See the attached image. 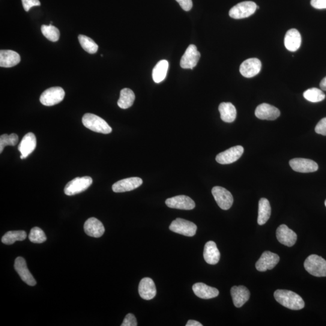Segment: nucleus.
<instances>
[{
    "instance_id": "f257e3e1",
    "label": "nucleus",
    "mask_w": 326,
    "mask_h": 326,
    "mask_svg": "<svg viewBox=\"0 0 326 326\" xmlns=\"http://www.w3.org/2000/svg\"><path fill=\"white\" fill-rule=\"evenodd\" d=\"M274 298L278 303L291 310H301L305 306L300 295L288 290L278 289L274 292Z\"/></svg>"
},
{
    "instance_id": "f03ea898",
    "label": "nucleus",
    "mask_w": 326,
    "mask_h": 326,
    "mask_svg": "<svg viewBox=\"0 0 326 326\" xmlns=\"http://www.w3.org/2000/svg\"><path fill=\"white\" fill-rule=\"evenodd\" d=\"M82 124L86 128L95 133L107 134L112 132V128L107 123L93 114H85L82 118Z\"/></svg>"
},
{
    "instance_id": "7ed1b4c3",
    "label": "nucleus",
    "mask_w": 326,
    "mask_h": 326,
    "mask_svg": "<svg viewBox=\"0 0 326 326\" xmlns=\"http://www.w3.org/2000/svg\"><path fill=\"white\" fill-rule=\"evenodd\" d=\"M304 267L313 276L326 277V260L321 257L312 254L305 260Z\"/></svg>"
},
{
    "instance_id": "20e7f679",
    "label": "nucleus",
    "mask_w": 326,
    "mask_h": 326,
    "mask_svg": "<svg viewBox=\"0 0 326 326\" xmlns=\"http://www.w3.org/2000/svg\"><path fill=\"white\" fill-rule=\"evenodd\" d=\"M92 179L89 176L77 177L68 182L64 188V193L66 195L73 196L83 192L90 186Z\"/></svg>"
},
{
    "instance_id": "39448f33",
    "label": "nucleus",
    "mask_w": 326,
    "mask_h": 326,
    "mask_svg": "<svg viewBox=\"0 0 326 326\" xmlns=\"http://www.w3.org/2000/svg\"><path fill=\"white\" fill-rule=\"evenodd\" d=\"M257 10L253 2H244L236 5L229 12V16L234 19H243L252 16Z\"/></svg>"
},
{
    "instance_id": "423d86ee",
    "label": "nucleus",
    "mask_w": 326,
    "mask_h": 326,
    "mask_svg": "<svg viewBox=\"0 0 326 326\" xmlns=\"http://www.w3.org/2000/svg\"><path fill=\"white\" fill-rule=\"evenodd\" d=\"M65 97V91L63 88L56 86L46 89L41 95L40 102L43 105L50 106L61 102Z\"/></svg>"
},
{
    "instance_id": "0eeeda50",
    "label": "nucleus",
    "mask_w": 326,
    "mask_h": 326,
    "mask_svg": "<svg viewBox=\"0 0 326 326\" xmlns=\"http://www.w3.org/2000/svg\"><path fill=\"white\" fill-rule=\"evenodd\" d=\"M169 229L178 234L192 237L196 234L197 226L190 221L177 218L172 221L169 226Z\"/></svg>"
},
{
    "instance_id": "6e6552de",
    "label": "nucleus",
    "mask_w": 326,
    "mask_h": 326,
    "mask_svg": "<svg viewBox=\"0 0 326 326\" xmlns=\"http://www.w3.org/2000/svg\"><path fill=\"white\" fill-rule=\"evenodd\" d=\"M212 194L219 207L227 210L231 208L233 203V197L231 193L226 188L216 186L212 188Z\"/></svg>"
},
{
    "instance_id": "1a4fd4ad",
    "label": "nucleus",
    "mask_w": 326,
    "mask_h": 326,
    "mask_svg": "<svg viewBox=\"0 0 326 326\" xmlns=\"http://www.w3.org/2000/svg\"><path fill=\"white\" fill-rule=\"evenodd\" d=\"M201 57V54L193 44L190 45L182 56L180 66L184 69H193L196 66Z\"/></svg>"
},
{
    "instance_id": "9d476101",
    "label": "nucleus",
    "mask_w": 326,
    "mask_h": 326,
    "mask_svg": "<svg viewBox=\"0 0 326 326\" xmlns=\"http://www.w3.org/2000/svg\"><path fill=\"white\" fill-rule=\"evenodd\" d=\"M279 261L280 257L277 254L265 251L256 262V268L257 271L260 272L271 270L276 267Z\"/></svg>"
},
{
    "instance_id": "9b49d317",
    "label": "nucleus",
    "mask_w": 326,
    "mask_h": 326,
    "mask_svg": "<svg viewBox=\"0 0 326 326\" xmlns=\"http://www.w3.org/2000/svg\"><path fill=\"white\" fill-rule=\"evenodd\" d=\"M244 149L242 146H236L221 152L216 157L218 163L229 164L238 160L243 154Z\"/></svg>"
},
{
    "instance_id": "f8f14e48",
    "label": "nucleus",
    "mask_w": 326,
    "mask_h": 326,
    "mask_svg": "<svg viewBox=\"0 0 326 326\" xmlns=\"http://www.w3.org/2000/svg\"><path fill=\"white\" fill-rule=\"evenodd\" d=\"M289 165L294 171L300 173L314 172L318 169L315 161L306 158H294L289 161Z\"/></svg>"
},
{
    "instance_id": "ddd939ff",
    "label": "nucleus",
    "mask_w": 326,
    "mask_h": 326,
    "mask_svg": "<svg viewBox=\"0 0 326 326\" xmlns=\"http://www.w3.org/2000/svg\"><path fill=\"white\" fill-rule=\"evenodd\" d=\"M14 268L23 282L29 286L36 285L37 282L29 271L25 259L22 257H17L15 261Z\"/></svg>"
},
{
    "instance_id": "4468645a",
    "label": "nucleus",
    "mask_w": 326,
    "mask_h": 326,
    "mask_svg": "<svg viewBox=\"0 0 326 326\" xmlns=\"http://www.w3.org/2000/svg\"><path fill=\"white\" fill-rule=\"evenodd\" d=\"M262 63L257 58L245 60L240 66V73L242 76L251 78L257 75L261 70Z\"/></svg>"
},
{
    "instance_id": "2eb2a0df",
    "label": "nucleus",
    "mask_w": 326,
    "mask_h": 326,
    "mask_svg": "<svg viewBox=\"0 0 326 326\" xmlns=\"http://www.w3.org/2000/svg\"><path fill=\"white\" fill-rule=\"evenodd\" d=\"M167 207L180 210H192L195 207V203L187 196L179 195L167 199L166 201Z\"/></svg>"
},
{
    "instance_id": "dca6fc26",
    "label": "nucleus",
    "mask_w": 326,
    "mask_h": 326,
    "mask_svg": "<svg viewBox=\"0 0 326 326\" xmlns=\"http://www.w3.org/2000/svg\"><path fill=\"white\" fill-rule=\"evenodd\" d=\"M143 184V180L139 177H131L122 179L113 185V190L116 193L126 192L136 189Z\"/></svg>"
},
{
    "instance_id": "f3484780",
    "label": "nucleus",
    "mask_w": 326,
    "mask_h": 326,
    "mask_svg": "<svg viewBox=\"0 0 326 326\" xmlns=\"http://www.w3.org/2000/svg\"><path fill=\"white\" fill-rule=\"evenodd\" d=\"M276 236L277 240L280 242V243L287 247H292L297 240V234L285 224H282L278 227Z\"/></svg>"
},
{
    "instance_id": "a211bd4d",
    "label": "nucleus",
    "mask_w": 326,
    "mask_h": 326,
    "mask_svg": "<svg viewBox=\"0 0 326 326\" xmlns=\"http://www.w3.org/2000/svg\"><path fill=\"white\" fill-rule=\"evenodd\" d=\"M255 115L259 119L274 121L280 116V112L276 107L270 104L262 103L256 107Z\"/></svg>"
},
{
    "instance_id": "6ab92c4d",
    "label": "nucleus",
    "mask_w": 326,
    "mask_h": 326,
    "mask_svg": "<svg viewBox=\"0 0 326 326\" xmlns=\"http://www.w3.org/2000/svg\"><path fill=\"white\" fill-rule=\"evenodd\" d=\"M37 147V138L32 133L27 134L23 137L19 146V151L21 152V158L25 159L31 154Z\"/></svg>"
},
{
    "instance_id": "aec40b11",
    "label": "nucleus",
    "mask_w": 326,
    "mask_h": 326,
    "mask_svg": "<svg viewBox=\"0 0 326 326\" xmlns=\"http://www.w3.org/2000/svg\"><path fill=\"white\" fill-rule=\"evenodd\" d=\"M139 292L140 297L144 300H150L153 299L157 294L156 286L154 281L151 278H143L139 284Z\"/></svg>"
},
{
    "instance_id": "412c9836",
    "label": "nucleus",
    "mask_w": 326,
    "mask_h": 326,
    "mask_svg": "<svg viewBox=\"0 0 326 326\" xmlns=\"http://www.w3.org/2000/svg\"><path fill=\"white\" fill-rule=\"evenodd\" d=\"M231 295L233 303L236 307H241L249 300L250 292L244 286H233L231 289Z\"/></svg>"
},
{
    "instance_id": "4be33fe9",
    "label": "nucleus",
    "mask_w": 326,
    "mask_h": 326,
    "mask_svg": "<svg viewBox=\"0 0 326 326\" xmlns=\"http://www.w3.org/2000/svg\"><path fill=\"white\" fill-rule=\"evenodd\" d=\"M84 231L88 236L98 238L104 234L105 230L99 220L95 218H91L85 223Z\"/></svg>"
},
{
    "instance_id": "5701e85b",
    "label": "nucleus",
    "mask_w": 326,
    "mask_h": 326,
    "mask_svg": "<svg viewBox=\"0 0 326 326\" xmlns=\"http://www.w3.org/2000/svg\"><path fill=\"white\" fill-rule=\"evenodd\" d=\"M192 288L194 294L197 297L205 300L216 297L220 294L219 291L216 288L209 286L203 283L194 284Z\"/></svg>"
},
{
    "instance_id": "b1692460",
    "label": "nucleus",
    "mask_w": 326,
    "mask_h": 326,
    "mask_svg": "<svg viewBox=\"0 0 326 326\" xmlns=\"http://www.w3.org/2000/svg\"><path fill=\"white\" fill-rule=\"evenodd\" d=\"M284 43L287 50L295 52L300 47L301 37L297 29H292L286 32Z\"/></svg>"
},
{
    "instance_id": "393cba45",
    "label": "nucleus",
    "mask_w": 326,
    "mask_h": 326,
    "mask_svg": "<svg viewBox=\"0 0 326 326\" xmlns=\"http://www.w3.org/2000/svg\"><path fill=\"white\" fill-rule=\"evenodd\" d=\"M21 61L19 53L13 50H4L0 52V66L10 68L19 64Z\"/></svg>"
},
{
    "instance_id": "a878e982",
    "label": "nucleus",
    "mask_w": 326,
    "mask_h": 326,
    "mask_svg": "<svg viewBox=\"0 0 326 326\" xmlns=\"http://www.w3.org/2000/svg\"><path fill=\"white\" fill-rule=\"evenodd\" d=\"M221 254L216 243L208 241L206 243L204 250V258L208 264L216 265L219 262Z\"/></svg>"
},
{
    "instance_id": "bb28decb",
    "label": "nucleus",
    "mask_w": 326,
    "mask_h": 326,
    "mask_svg": "<svg viewBox=\"0 0 326 326\" xmlns=\"http://www.w3.org/2000/svg\"><path fill=\"white\" fill-rule=\"evenodd\" d=\"M271 214V208L268 200L261 198L259 202V211L257 223L259 225L263 226L267 223Z\"/></svg>"
},
{
    "instance_id": "cd10ccee",
    "label": "nucleus",
    "mask_w": 326,
    "mask_h": 326,
    "mask_svg": "<svg viewBox=\"0 0 326 326\" xmlns=\"http://www.w3.org/2000/svg\"><path fill=\"white\" fill-rule=\"evenodd\" d=\"M221 118L224 122L232 123L235 121L237 112L236 107L232 103L223 102L219 106Z\"/></svg>"
},
{
    "instance_id": "c85d7f7f",
    "label": "nucleus",
    "mask_w": 326,
    "mask_h": 326,
    "mask_svg": "<svg viewBox=\"0 0 326 326\" xmlns=\"http://www.w3.org/2000/svg\"><path fill=\"white\" fill-rule=\"evenodd\" d=\"M169 68V62L167 60H161L152 71V78L155 83H160L165 79Z\"/></svg>"
},
{
    "instance_id": "c756f323",
    "label": "nucleus",
    "mask_w": 326,
    "mask_h": 326,
    "mask_svg": "<svg viewBox=\"0 0 326 326\" xmlns=\"http://www.w3.org/2000/svg\"><path fill=\"white\" fill-rule=\"evenodd\" d=\"M135 94L130 88L122 89L118 101V106L122 109H128L133 105L135 100Z\"/></svg>"
},
{
    "instance_id": "7c9ffc66",
    "label": "nucleus",
    "mask_w": 326,
    "mask_h": 326,
    "mask_svg": "<svg viewBox=\"0 0 326 326\" xmlns=\"http://www.w3.org/2000/svg\"><path fill=\"white\" fill-rule=\"evenodd\" d=\"M27 234L25 231H10L3 236L2 241L6 245H12L16 241L25 240Z\"/></svg>"
},
{
    "instance_id": "2f4dec72",
    "label": "nucleus",
    "mask_w": 326,
    "mask_h": 326,
    "mask_svg": "<svg viewBox=\"0 0 326 326\" xmlns=\"http://www.w3.org/2000/svg\"><path fill=\"white\" fill-rule=\"evenodd\" d=\"M303 96L310 102H319L324 99L325 95L321 89L312 88L307 89L303 93Z\"/></svg>"
},
{
    "instance_id": "473e14b6",
    "label": "nucleus",
    "mask_w": 326,
    "mask_h": 326,
    "mask_svg": "<svg viewBox=\"0 0 326 326\" xmlns=\"http://www.w3.org/2000/svg\"><path fill=\"white\" fill-rule=\"evenodd\" d=\"M79 43L83 49L90 54H94L97 52L98 46L91 38L85 35H80L78 37Z\"/></svg>"
},
{
    "instance_id": "72a5a7b5",
    "label": "nucleus",
    "mask_w": 326,
    "mask_h": 326,
    "mask_svg": "<svg viewBox=\"0 0 326 326\" xmlns=\"http://www.w3.org/2000/svg\"><path fill=\"white\" fill-rule=\"evenodd\" d=\"M42 34L48 40L52 42H56L59 40L60 32L59 29L50 24L49 26L43 25L41 26Z\"/></svg>"
},
{
    "instance_id": "f704fd0d",
    "label": "nucleus",
    "mask_w": 326,
    "mask_h": 326,
    "mask_svg": "<svg viewBox=\"0 0 326 326\" xmlns=\"http://www.w3.org/2000/svg\"><path fill=\"white\" fill-rule=\"evenodd\" d=\"M19 142V136L16 134L11 135L4 134L0 137V153H2L7 146H16Z\"/></svg>"
},
{
    "instance_id": "c9c22d12",
    "label": "nucleus",
    "mask_w": 326,
    "mask_h": 326,
    "mask_svg": "<svg viewBox=\"0 0 326 326\" xmlns=\"http://www.w3.org/2000/svg\"><path fill=\"white\" fill-rule=\"evenodd\" d=\"M29 240L33 243L41 244L47 240V237L43 230L36 227L31 230L29 236Z\"/></svg>"
},
{
    "instance_id": "e433bc0d",
    "label": "nucleus",
    "mask_w": 326,
    "mask_h": 326,
    "mask_svg": "<svg viewBox=\"0 0 326 326\" xmlns=\"http://www.w3.org/2000/svg\"><path fill=\"white\" fill-rule=\"evenodd\" d=\"M137 325L138 324H137L136 316L132 313H128L125 316L121 326H137Z\"/></svg>"
},
{
    "instance_id": "4c0bfd02",
    "label": "nucleus",
    "mask_w": 326,
    "mask_h": 326,
    "mask_svg": "<svg viewBox=\"0 0 326 326\" xmlns=\"http://www.w3.org/2000/svg\"><path fill=\"white\" fill-rule=\"evenodd\" d=\"M315 132L317 134L326 136V118H323L316 125Z\"/></svg>"
},
{
    "instance_id": "58836bf2",
    "label": "nucleus",
    "mask_w": 326,
    "mask_h": 326,
    "mask_svg": "<svg viewBox=\"0 0 326 326\" xmlns=\"http://www.w3.org/2000/svg\"><path fill=\"white\" fill-rule=\"evenodd\" d=\"M22 3L24 9L26 12H28L33 7L41 5L39 0H22Z\"/></svg>"
},
{
    "instance_id": "ea45409f",
    "label": "nucleus",
    "mask_w": 326,
    "mask_h": 326,
    "mask_svg": "<svg viewBox=\"0 0 326 326\" xmlns=\"http://www.w3.org/2000/svg\"><path fill=\"white\" fill-rule=\"evenodd\" d=\"M185 11H189L193 7L192 0H176Z\"/></svg>"
},
{
    "instance_id": "a19ab883",
    "label": "nucleus",
    "mask_w": 326,
    "mask_h": 326,
    "mask_svg": "<svg viewBox=\"0 0 326 326\" xmlns=\"http://www.w3.org/2000/svg\"><path fill=\"white\" fill-rule=\"evenodd\" d=\"M311 6L317 10L326 9V0H311Z\"/></svg>"
},
{
    "instance_id": "79ce46f5",
    "label": "nucleus",
    "mask_w": 326,
    "mask_h": 326,
    "mask_svg": "<svg viewBox=\"0 0 326 326\" xmlns=\"http://www.w3.org/2000/svg\"><path fill=\"white\" fill-rule=\"evenodd\" d=\"M186 326H202L203 325L201 323H200L198 321H195V320H189L187 322Z\"/></svg>"
},
{
    "instance_id": "37998d69",
    "label": "nucleus",
    "mask_w": 326,
    "mask_h": 326,
    "mask_svg": "<svg viewBox=\"0 0 326 326\" xmlns=\"http://www.w3.org/2000/svg\"><path fill=\"white\" fill-rule=\"evenodd\" d=\"M319 86L322 90L326 91V77L322 79L321 82H320Z\"/></svg>"
},
{
    "instance_id": "c03bdc74",
    "label": "nucleus",
    "mask_w": 326,
    "mask_h": 326,
    "mask_svg": "<svg viewBox=\"0 0 326 326\" xmlns=\"http://www.w3.org/2000/svg\"><path fill=\"white\" fill-rule=\"evenodd\" d=\"M325 207H326V200L325 201Z\"/></svg>"
}]
</instances>
